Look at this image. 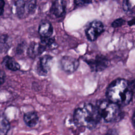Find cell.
Returning a JSON list of instances; mask_svg holds the SVG:
<instances>
[{
	"instance_id": "9a60e30c",
	"label": "cell",
	"mask_w": 135,
	"mask_h": 135,
	"mask_svg": "<svg viewBox=\"0 0 135 135\" xmlns=\"http://www.w3.org/2000/svg\"><path fill=\"white\" fill-rule=\"evenodd\" d=\"M41 44H42L43 45H44L46 49L47 47H49L50 48L54 49V46H56V44L55 43L54 40L52 38L50 37H41ZM56 47V46H55Z\"/></svg>"
},
{
	"instance_id": "9c48e42d",
	"label": "cell",
	"mask_w": 135,
	"mask_h": 135,
	"mask_svg": "<svg viewBox=\"0 0 135 135\" xmlns=\"http://www.w3.org/2000/svg\"><path fill=\"white\" fill-rule=\"evenodd\" d=\"M46 49V47L41 43L32 42L29 45L27 49L28 55L33 59L41 54Z\"/></svg>"
},
{
	"instance_id": "44dd1931",
	"label": "cell",
	"mask_w": 135,
	"mask_h": 135,
	"mask_svg": "<svg viewBox=\"0 0 135 135\" xmlns=\"http://www.w3.org/2000/svg\"><path fill=\"white\" fill-rule=\"evenodd\" d=\"M5 5L4 1L0 0V15H2L4 12V7Z\"/></svg>"
},
{
	"instance_id": "7402d4cb",
	"label": "cell",
	"mask_w": 135,
	"mask_h": 135,
	"mask_svg": "<svg viewBox=\"0 0 135 135\" xmlns=\"http://www.w3.org/2000/svg\"><path fill=\"white\" fill-rule=\"evenodd\" d=\"M132 124H133V126L134 127V128H135V112L133 115V117H132Z\"/></svg>"
},
{
	"instance_id": "5bb4252c",
	"label": "cell",
	"mask_w": 135,
	"mask_h": 135,
	"mask_svg": "<svg viewBox=\"0 0 135 135\" xmlns=\"http://www.w3.org/2000/svg\"><path fill=\"white\" fill-rule=\"evenodd\" d=\"M9 123L3 117H0V135H6L9 129Z\"/></svg>"
},
{
	"instance_id": "7c38bea8",
	"label": "cell",
	"mask_w": 135,
	"mask_h": 135,
	"mask_svg": "<svg viewBox=\"0 0 135 135\" xmlns=\"http://www.w3.org/2000/svg\"><path fill=\"white\" fill-rule=\"evenodd\" d=\"M15 12L18 17L22 18L26 13L28 14L27 1H17L15 2Z\"/></svg>"
},
{
	"instance_id": "5b68a950",
	"label": "cell",
	"mask_w": 135,
	"mask_h": 135,
	"mask_svg": "<svg viewBox=\"0 0 135 135\" xmlns=\"http://www.w3.org/2000/svg\"><path fill=\"white\" fill-rule=\"evenodd\" d=\"M85 62L88 63L92 71L99 72L104 70L109 64V61L102 55H97L92 59H87Z\"/></svg>"
},
{
	"instance_id": "30bf717a",
	"label": "cell",
	"mask_w": 135,
	"mask_h": 135,
	"mask_svg": "<svg viewBox=\"0 0 135 135\" xmlns=\"http://www.w3.org/2000/svg\"><path fill=\"white\" fill-rule=\"evenodd\" d=\"M53 32L52 24L46 21H42L38 27V33L41 37H50Z\"/></svg>"
},
{
	"instance_id": "8992f818",
	"label": "cell",
	"mask_w": 135,
	"mask_h": 135,
	"mask_svg": "<svg viewBox=\"0 0 135 135\" xmlns=\"http://www.w3.org/2000/svg\"><path fill=\"white\" fill-rule=\"evenodd\" d=\"M53 64V57L50 55L42 56L38 61L36 70L39 75L45 76L51 69Z\"/></svg>"
},
{
	"instance_id": "ba28073f",
	"label": "cell",
	"mask_w": 135,
	"mask_h": 135,
	"mask_svg": "<svg viewBox=\"0 0 135 135\" xmlns=\"http://www.w3.org/2000/svg\"><path fill=\"white\" fill-rule=\"evenodd\" d=\"M66 5V2L65 1H55L52 4L50 12L56 17H60L65 13Z\"/></svg>"
},
{
	"instance_id": "52a82bcc",
	"label": "cell",
	"mask_w": 135,
	"mask_h": 135,
	"mask_svg": "<svg viewBox=\"0 0 135 135\" xmlns=\"http://www.w3.org/2000/svg\"><path fill=\"white\" fill-rule=\"evenodd\" d=\"M60 64L63 71L71 73L77 70L79 65V62L78 60L72 56L66 55L61 59Z\"/></svg>"
},
{
	"instance_id": "ac0fdd59",
	"label": "cell",
	"mask_w": 135,
	"mask_h": 135,
	"mask_svg": "<svg viewBox=\"0 0 135 135\" xmlns=\"http://www.w3.org/2000/svg\"><path fill=\"white\" fill-rule=\"evenodd\" d=\"M25 49V44L24 43H22L18 45L16 49V52L17 54H21L24 52Z\"/></svg>"
},
{
	"instance_id": "ffe728a7",
	"label": "cell",
	"mask_w": 135,
	"mask_h": 135,
	"mask_svg": "<svg viewBox=\"0 0 135 135\" xmlns=\"http://www.w3.org/2000/svg\"><path fill=\"white\" fill-rule=\"evenodd\" d=\"M129 83V86L131 91L134 93L135 92V79L128 82Z\"/></svg>"
},
{
	"instance_id": "2e32d148",
	"label": "cell",
	"mask_w": 135,
	"mask_h": 135,
	"mask_svg": "<svg viewBox=\"0 0 135 135\" xmlns=\"http://www.w3.org/2000/svg\"><path fill=\"white\" fill-rule=\"evenodd\" d=\"M124 23V20L122 18H119L115 20L112 24V26L113 27H118L122 25Z\"/></svg>"
},
{
	"instance_id": "277c9868",
	"label": "cell",
	"mask_w": 135,
	"mask_h": 135,
	"mask_svg": "<svg viewBox=\"0 0 135 135\" xmlns=\"http://www.w3.org/2000/svg\"><path fill=\"white\" fill-rule=\"evenodd\" d=\"M104 26L99 21H93L90 23L85 30V34L88 39L94 41L104 32Z\"/></svg>"
},
{
	"instance_id": "e0dca14e",
	"label": "cell",
	"mask_w": 135,
	"mask_h": 135,
	"mask_svg": "<svg viewBox=\"0 0 135 135\" xmlns=\"http://www.w3.org/2000/svg\"><path fill=\"white\" fill-rule=\"evenodd\" d=\"M91 2H92L90 1H74V3L76 5L81 6L88 5Z\"/></svg>"
},
{
	"instance_id": "4fadbf2b",
	"label": "cell",
	"mask_w": 135,
	"mask_h": 135,
	"mask_svg": "<svg viewBox=\"0 0 135 135\" xmlns=\"http://www.w3.org/2000/svg\"><path fill=\"white\" fill-rule=\"evenodd\" d=\"M3 63L9 70L13 71H17L20 69V64L12 57L6 56L4 57Z\"/></svg>"
},
{
	"instance_id": "3957f363",
	"label": "cell",
	"mask_w": 135,
	"mask_h": 135,
	"mask_svg": "<svg viewBox=\"0 0 135 135\" xmlns=\"http://www.w3.org/2000/svg\"><path fill=\"white\" fill-rule=\"evenodd\" d=\"M101 118L107 122H112L119 120L121 116L120 106L109 100L99 101L96 105Z\"/></svg>"
},
{
	"instance_id": "7a4b0ae2",
	"label": "cell",
	"mask_w": 135,
	"mask_h": 135,
	"mask_svg": "<svg viewBox=\"0 0 135 135\" xmlns=\"http://www.w3.org/2000/svg\"><path fill=\"white\" fill-rule=\"evenodd\" d=\"M133 93L129 88L128 81L123 79L113 81L106 92L108 100L119 106L128 105L132 99Z\"/></svg>"
},
{
	"instance_id": "6da1fadb",
	"label": "cell",
	"mask_w": 135,
	"mask_h": 135,
	"mask_svg": "<svg viewBox=\"0 0 135 135\" xmlns=\"http://www.w3.org/2000/svg\"><path fill=\"white\" fill-rule=\"evenodd\" d=\"M101 117L97 106L89 103L78 107L73 114L74 123L78 127L93 129L98 124Z\"/></svg>"
},
{
	"instance_id": "d6986e66",
	"label": "cell",
	"mask_w": 135,
	"mask_h": 135,
	"mask_svg": "<svg viewBox=\"0 0 135 135\" xmlns=\"http://www.w3.org/2000/svg\"><path fill=\"white\" fill-rule=\"evenodd\" d=\"M6 78V74L4 71L0 70V85L3 84L5 82Z\"/></svg>"
},
{
	"instance_id": "8fae6325",
	"label": "cell",
	"mask_w": 135,
	"mask_h": 135,
	"mask_svg": "<svg viewBox=\"0 0 135 135\" xmlns=\"http://www.w3.org/2000/svg\"><path fill=\"white\" fill-rule=\"evenodd\" d=\"M23 120L28 127L33 128L35 127L38 123V117L36 112L30 111L24 114Z\"/></svg>"
}]
</instances>
